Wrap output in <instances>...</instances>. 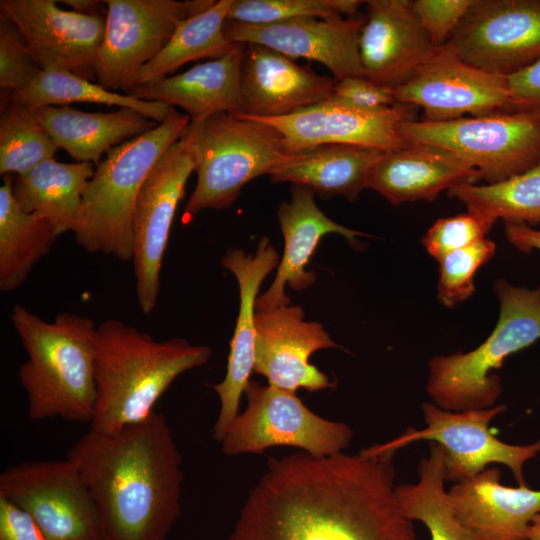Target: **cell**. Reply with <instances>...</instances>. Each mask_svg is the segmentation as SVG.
<instances>
[{
  "mask_svg": "<svg viewBox=\"0 0 540 540\" xmlns=\"http://www.w3.org/2000/svg\"><path fill=\"white\" fill-rule=\"evenodd\" d=\"M32 112L58 148L78 162L96 165L112 148L156 126L155 121L130 108L102 113L44 106Z\"/></svg>",
  "mask_w": 540,
  "mask_h": 540,
  "instance_id": "27",
  "label": "cell"
},
{
  "mask_svg": "<svg viewBox=\"0 0 540 540\" xmlns=\"http://www.w3.org/2000/svg\"><path fill=\"white\" fill-rule=\"evenodd\" d=\"M172 108L150 131L112 148L95 168L82 196L76 242L89 253L122 262L133 259V219L139 192L151 170L190 124Z\"/></svg>",
  "mask_w": 540,
  "mask_h": 540,
  "instance_id": "5",
  "label": "cell"
},
{
  "mask_svg": "<svg viewBox=\"0 0 540 540\" xmlns=\"http://www.w3.org/2000/svg\"><path fill=\"white\" fill-rule=\"evenodd\" d=\"M96 403L90 429L106 434L151 416L160 397L186 371L211 357L209 346L175 337L158 341L121 320L97 326Z\"/></svg>",
  "mask_w": 540,
  "mask_h": 540,
  "instance_id": "3",
  "label": "cell"
},
{
  "mask_svg": "<svg viewBox=\"0 0 540 540\" xmlns=\"http://www.w3.org/2000/svg\"><path fill=\"white\" fill-rule=\"evenodd\" d=\"M96 505L102 540H166L182 512V455L163 414L68 450Z\"/></svg>",
  "mask_w": 540,
  "mask_h": 540,
  "instance_id": "2",
  "label": "cell"
},
{
  "mask_svg": "<svg viewBox=\"0 0 540 540\" xmlns=\"http://www.w3.org/2000/svg\"><path fill=\"white\" fill-rule=\"evenodd\" d=\"M499 468L454 483L452 506L471 540H527L529 525L540 513V490L500 483Z\"/></svg>",
  "mask_w": 540,
  "mask_h": 540,
  "instance_id": "23",
  "label": "cell"
},
{
  "mask_svg": "<svg viewBox=\"0 0 540 540\" xmlns=\"http://www.w3.org/2000/svg\"><path fill=\"white\" fill-rule=\"evenodd\" d=\"M331 99L366 111H381L399 104L393 87L377 84L364 76L337 80Z\"/></svg>",
  "mask_w": 540,
  "mask_h": 540,
  "instance_id": "41",
  "label": "cell"
},
{
  "mask_svg": "<svg viewBox=\"0 0 540 540\" xmlns=\"http://www.w3.org/2000/svg\"><path fill=\"white\" fill-rule=\"evenodd\" d=\"M495 250V243L484 238L441 257L438 260L439 301L451 308L467 300L475 291L476 271L493 257Z\"/></svg>",
  "mask_w": 540,
  "mask_h": 540,
  "instance_id": "37",
  "label": "cell"
},
{
  "mask_svg": "<svg viewBox=\"0 0 540 540\" xmlns=\"http://www.w3.org/2000/svg\"><path fill=\"white\" fill-rule=\"evenodd\" d=\"M527 540H540V513L534 517L529 525Z\"/></svg>",
  "mask_w": 540,
  "mask_h": 540,
  "instance_id": "46",
  "label": "cell"
},
{
  "mask_svg": "<svg viewBox=\"0 0 540 540\" xmlns=\"http://www.w3.org/2000/svg\"><path fill=\"white\" fill-rule=\"evenodd\" d=\"M504 224L506 237L515 248L524 253L540 251V229L524 222L506 221Z\"/></svg>",
  "mask_w": 540,
  "mask_h": 540,
  "instance_id": "44",
  "label": "cell"
},
{
  "mask_svg": "<svg viewBox=\"0 0 540 540\" xmlns=\"http://www.w3.org/2000/svg\"><path fill=\"white\" fill-rule=\"evenodd\" d=\"M507 80L510 101L505 110L540 114V58Z\"/></svg>",
  "mask_w": 540,
  "mask_h": 540,
  "instance_id": "42",
  "label": "cell"
},
{
  "mask_svg": "<svg viewBox=\"0 0 540 540\" xmlns=\"http://www.w3.org/2000/svg\"><path fill=\"white\" fill-rule=\"evenodd\" d=\"M473 0H414L413 12L435 47L445 45L471 7Z\"/></svg>",
  "mask_w": 540,
  "mask_h": 540,
  "instance_id": "40",
  "label": "cell"
},
{
  "mask_svg": "<svg viewBox=\"0 0 540 540\" xmlns=\"http://www.w3.org/2000/svg\"><path fill=\"white\" fill-rule=\"evenodd\" d=\"M403 139L451 154L487 184L525 172L540 162V114L492 113L430 122L407 120Z\"/></svg>",
  "mask_w": 540,
  "mask_h": 540,
  "instance_id": "8",
  "label": "cell"
},
{
  "mask_svg": "<svg viewBox=\"0 0 540 540\" xmlns=\"http://www.w3.org/2000/svg\"><path fill=\"white\" fill-rule=\"evenodd\" d=\"M246 44L235 43L222 57L196 64L190 69L149 85L135 86V98L178 106L191 122L216 113L243 114L241 70Z\"/></svg>",
  "mask_w": 540,
  "mask_h": 540,
  "instance_id": "25",
  "label": "cell"
},
{
  "mask_svg": "<svg viewBox=\"0 0 540 540\" xmlns=\"http://www.w3.org/2000/svg\"><path fill=\"white\" fill-rule=\"evenodd\" d=\"M448 194L464 203L469 212L494 224L540 223V162L520 174L486 185L465 183L448 190Z\"/></svg>",
  "mask_w": 540,
  "mask_h": 540,
  "instance_id": "34",
  "label": "cell"
},
{
  "mask_svg": "<svg viewBox=\"0 0 540 540\" xmlns=\"http://www.w3.org/2000/svg\"><path fill=\"white\" fill-rule=\"evenodd\" d=\"M480 180L478 173L449 153L409 144L383 152L368 188L393 205L433 201L444 190Z\"/></svg>",
  "mask_w": 540,
  "mask_h": 540,
  "instance_id": "26",
  "label": "cell"
},
{
  "mask_svg": "<svg viewBox=\"0 0 540 540\" xmlns=\"http://www.w3.org/2000/svg\"><path fill=\"white\" fill-rule=\"evenodd\" d=\"M0 540H49L23 509L0 496Z\"/></svg>",
  "mask_w": 540,
  "mask_h": 540,
  "instance_id": "43",
  "label": "cell"
},
{
  "mask_svg": "<svg viewBox=\"0 0 540 540\" xmlns=\"http://www.w3.org/2000/svg\"><path fill=\"white\" fill-rule=\"evenodd\" d=\"M362 3L359 0H233L227 20L271 24L298 18L355 17Z\"/></svg>",
  "mask_w": 540,
  "mask_h": 540,
  "instance_id": "36",
  "label": "cell"
},
{
  "mask_svg": "<svg viewBox=\"0 0 540 540\" xmlns=\"http://www.w3.org/2000/svg\"><path fill=\"white\" fill-rule=\"evenodd\" d=\"M254 372L269 385L296 393L299 388L316 392L333 384L326 373L310 363L319 350L339 347L324 327L304 319L299 305L256 309Z\"/></svg>",
  "mask_w": 540,
  "mask_h": 540,
  "instance_id": "18",
  "label": "cell"
},
{
  "mask_svg": "<svg viewBox=\"0 0 540 540\" xmlns=\"http://www.w3.org/2000/svg\"><path fill=\"white\" fill-rule=\"evenodd\" d=\"M259 44H246L242 70V115L274 118L328 100L336 83Z\"/></svg>",
  "mask_w": 540,
  "mask_h": 540,
  "instance_id": "22",
  "label": "cell"
},
{
  "mask_svg": "<svg viewBox=\"0 0 540 540\" xmlns=\"http://www.w3.org/2000/svg\"><path fill=\"white\" fill-rule=\"evenodd\" d=\"M359 41L364 77L384 86L407 82L436 47L410 0H369Z\"/></svg>",
  "mask_w": 540,
  "mask_h": 540,
  "instance_id": "21",
  "label": "cell"
},
{
  "mask_svg": "<svg viewBox=\"0 0 540 540\" xmlns=\"http://www.w3.org/2000/svg\"><path fill=\"white\" fill-rule=\"evenodd\" d=\"M279 261V255L268 237L260 240L254 255L240 249H229L221 260V266L230 271L238 282L240 306L230 342L225 377L213 385L220 401L219 413L212 428V438L215 441L221 442L239 415L242 394L254 371L258 291Z\"/></svg>",
  "mask_w": 540,
  "mask_h": 540,
  "instance_id": "20",
  "label": "cell"
},
{
  "mask_svg": "<svg viewBox=\"0 0 540 540\" xmlns=\"http://www.w3.org/2000/svg\"><path fill=\"white\" fill-rule=\"evenodd\" d=\"M494 224L473 212L438 219L426 232L422 244L437 261L444 255L485 238Z\"/></svg>",
  "mask_w": 540,
  "mask_h": 540,
  "instance_id": "39",
  "label": "cell"
},
{
  "mask_svg": "<svg viewBox=\"0 0 540 540\" xmlns=\"http://www.w3.org/2000/svg\"><path fill=\"white\" fill-rule=\"evenodd\" d=\"M244 394L247 408L221 440L228 456L289 446L327 457L343 452L352 441L349 425L317 415L294 392L250 381Z\"/></svg>",
  "mask_w": 540,
  "mask_h": 540,
  "instance_id": "9",
  "label": "cell"
},
{
  "mask_svg": "<svg viewBox=\"0 0 540 540\" xmlns=\"http://www.w3.org/2000/svg\"><path fill=\"white\" fill-rule=\"evenodd\" d=\"M392 458H270L226 540H418L396 499Z\"/></svg>",
  "mask_w": 540,
  "mask_h": 540,
  "instance_id": "1",
  "label": "cell"
},
{
  "mask_svg": "<svg viewBox=\"0 0 540 540\" xmlns=\"http://www.w3.org/2000/svg\"><path fill=\"white\" fill-rule=\"evenodd\" d=\"M58 3L67 5L80 14L95 15L100 14L98 8L103 2L97 0H61Z\"/></svg>",
  "mask_w": 540,
  "mask_h": 540,
  "instance_id": "45",
  "label": "cell"
},
{
  "mask_svg": "<svg viewBox=\"0 0 540 540\" xmlns=\"http://www.w3.org/2000/svg\"><path fill=\"white\" fill-rule=\"evenodd\" d=\"M95 173L91 162L63 163L54 158L13 177L12 192L28 213L49 221L61 235L75 232L84 189Z\"/></svg>",
  "mask_w": 540,
  "mask_h": 540,
  "instance_id": "29",
  "label": "cell"
},
{
  "mask_svg": "<svg viewBox=\"0 0 540 540\" xmlns=\"http://www.w3.org/2000/svg\"><path fill=\"white\" fill-rule=\"evenodd\" d=\"M13 176L0 187V290L11 292L48 255L60 234L46 219L26 212L12 192Z\"/></svg>",
  "mask_w": 540,
  "mask_h": 540,
  "instance_id": "30",
  "label": "cell"
},
{
  "mask_svg": "<svg viewBox=\"0 0 540 540\" xmlns=\"http://www.w3.org/2000/svg\"><path fill=\"white\" fill-rule=\"evenodd\" d=\"M413 107L399 103L381 111H366L330 98L282 117H247L273 126L283 137L289 154L326 144L387 152L408 145L399 128L404 121L414 119Z\"/></svg>",
  "mask_w": 540,
  "mask_h": 540,
  "instance_id": "17",
  "label": "cell"
},
{
  "mask_svg": "<svg viewBox=\"0 0 540 540\" xmlns=\"http://www.w3.org/2000/svg\"><path fill=\"white\" fill-rule=\"evenodd\" d=\"M197 182L184 208L189 222L204 209H226L251 180L270 174L289 156L271 125L241 114L216 113L182 132Z\"/></svg>",
  "mask_w": 540,
  "mask_h": 540,
  "instance_id": "6",
  "label": "cell"
},
{
  "mask_svg": "<svg viewBox=\"0 0 540 540\" xmlns=\"http://www.w3.org/2000/svg\"><path fill=\"white\" fill-rule=\"evenodd\" d=\"M0 174L18 175L52 159L59 149L31 109L1 98Z\"/></svg>",
  "mask_w": 540,
  "mask_h": 540,
  "instance_id": "35",
  "label": "cell"
},
{
  "mask_svg": "<svg viewBox=\"0 0 540 540\" xmlns=\"http://www.w3.org/2000/svg\"><path fill=\"white\" fill-rule=\"evenodd\" d=\"M42 69L35 62L17 27L0 18V87L1 95L26 88Z\"/></svg>",
  "mask_w": 540,
  "mask_h": 540,
  "instance_id": "38",
  "label": "cell"
},
{
  "mask_svg": "<svg viewBox=\"0 0 540 540\" xmlns=\"http://www.w3.org/2000/svg\"><path fill=\"white\" fill-rule=\"evenodd\" d=\"M3 97L31 110L73 102L130 108L157 123L165 121L173 108L167 103L141 100L126 93L110 91L66 69L42 70L26 88L1 95Z\"/></svg>",
  "mask_w": 540,
  "mask_h": 540,
  "instance_id": "32",
  "label": "cell"
},
{
  "mask_svg": "<svg viewBox=\"0 0 540 540\" xmlns=\"http://www.w3.org/2000/svg\"><path fill=\"white\" fill-rule=\"evenodd\" d=\"M421 410L425 428L418 430L410 427L392 441L365 450L372 454L394 455L410 443L427 440L443 448L445 480L448 482H460L497 463L510 469L518 486L526 485L523 467L540 453V439L526 445L499 440L489 426L496 416L506 410L505 405L449 411L433 402H424Z\"/></svg>",
  "mask_w": 540,
  "mask_h": 540,
  "instance_id": "10",
  "label": "cell"
},
{
  "mask_svg": "<svg viewBox=\"0 0 540 540\" xmlns=\"http://www.w3.org/2000/svg\"><path fill=\"white\" fill-rule=\"evenodd\" d=\"M0 496L27 512L49 540H102L94 500L67 458L9 466L0 474Z\"/></svg>",
  "mask_w": 540,
  "mask_h": 540,
  "instance_id": "12",
  "label": "cell"
},
{
  "mask_svg": "<svg viewBox=\"0 0 540 540\" xmlns=\"http://www.w3.org/2000/svg\"><path fill=\"white\" fill-rule=\"evenodd\" d=\"M383 152L353 145L314 146L290 153L269 175L274 183L304 186L321 198L341 195L355 201L368 188L373 168Z\"/></svg>",
  "mask_w": 540,
  "mask_h": 540,
  "instance_id": "28",
  "label": "cell"
},
{
  "mask_svg": "<svg viewBox=\"0 0 540 540\" xmlns=\"http://www.w3.org/2000/svg\"><path fill=\"white\" fill-rule=\"evenodd\" d=\"M277 216L284 251L273 282L256 300V309L289 305L290 299L285 294L287 285L302 290L314 284L317 276L307 271L306 266L325 235L337 233L354 244L356 237L363 235L325 215L315 202L314 191L304 186L292 185L291 197L279 205Z\"/></svg>",
  "mask_w": 540,
  "mask_h": 540,
  "instance_id": "24",
  "label": "cell"
},
{
  "mask_svg": "<svg viewBox=\"0 0 540 540\" xmlns=\"http://www.w3.org/2000/svg\"><path fill=\"white\" fill-rule=\"evenodd\" d=\"M365 17L298 18L271 24L227 20L224 34L232 43L259 44L291 59L324 65L336 80L364 76L359 41Z\"/></svg>",
  "mask_w": 540,
  "mask_h": 540,
  "instance_id": "19",
  "label": "cell"
},
{
  "mask_svg": "<svg viewBox=\"0 0 540 540\" xmlns=\"http://www.w3.org/2000/svg\"><path fill=\"white\" fill-rule=\"evenodd\" d=\"M0 11L17 27L42 70L66 69L89 81L96 79L103 15L64 10L56 0H1Z\"/></svg>",
  "mask_w": 540,
  "mask_h": 540,
  "instance_id": "16",
  "label": "cell"
},
{
  "mask_svg": "<svg viewBox=\"0 0 540 540\" xmlns=\"http://www.w3.org/2000/svg\"><path fill=\"white\" fill-rule=\"evenodd\" d=\"M233 0H218L183 20L160 51L140 71L136 86L149 85L169 77L185 64L216 59L230 52L235 43L224 34Z\"/></svg>",
  "mask_w": 540,
  "mask_h": 540,
  "instance_id": "31",
  "label": "cell"
},
{
  "mask_svg": "<svg viewBox=\"0 0 540 540\" xmlns=\"http://www.w3.org/2000/svg\"><path fill=\"white\" fill-rule=\"evenodd\" d=\"M195 164L182 140L172 144L146 178L133 219V266L136 295L144 314L157 304L160 269L177 206Z\"/></svg>",
  "mask_w": 540,
  "mask_h": 540,
  "instance_id": "13",
  "label": "cell"
},
{
  "mask_svg": "<svg viewBox=\"0 0 540 540\" xmlns=\"http://www.w3.org/2000/svg\"><path fill=\"white\" fill-rule=\"evenodd\" d=\"M394 93L398 103L422 108V120L430 122L496 113L510 101L507 76L467 63L447 43Z\"/></svg>",
  "mask_w": 540,
  "mask_h": 540,
  "instance_id": "15",
  "label": "cell"
},
{
  "mask_svg": "<svg viewBox=\"0 0 540 540\" xmlns=\"http://www.w3.org/2000/svg\"><path fill=\"white\" fill-rule=\"evenodd\" d=\"M10 320L27 353L18 377L29 418L90 424L96 403L93 320L63 312L48 322L19 304Z\"/></svg>",
  "mask_w": 540,
  "mask_h": 540,
  "instance_id": "4",
  "label": "cell"
},
{
  "mask_svg": "<svg viewBox=\"0 0 540 540\" xmlns=\"http://www.w3.org/2000/svg\"><path fill=\"white\" fill-rule=\"evenodd\" d=\"M418 475L415 484L396 485L402 513L412 521L422 522L431 540H471L444 487V450L437 443H430L428 456L419 462Z\"/></svg>",
  "mask_w": 540,
  "mask_h": 540,
  "instance_id": "33",
  "label": "cell"
},
{
  "mask_svg": "<svg viewBox=\"0 0 540 540\" xmlns=\"http://www.w3.org/2000/svg\"><path fill=\"white\" fill-rule=\"evenodd\" d=\"M213 0H106L105 30L97 52V83L128 93L141 69L167 44L178 25Z\"/></svg>",
  "mask_w": 540,
  "mask_h": 540,
  "instance_id": "11",
  "label": "cell"
},
{
  "mask_svg": "<svg viewBox=\"0 0 540 540\" xmlns=\"http://www.w3.org/2000/svg\"><path fill=\"white\" fill-rule=\"evenodd\" d=\"M494 288L500 314L489 337L469 352L429 360L426 391L442 409L465 411L495 406L502 386L494 371L510 355L540 339V285L528 289L499 279Z\"/></svg>",
  "mask_w": 540,
  "mask_h": 540,
  "instance_id": "7",
  "label": "cell"
},
{
  "mask_svg": "<svg viewBox=\"0 0 540 540\" xmlns=\"http://www.w3.org/2000/svg\"><path fill=\"white\" fill-rule=\"evenodd\" d=\"M447 44L477 68L512 75L540 58V0H473Z\"/></svg>",
  "mask_w": 540,
  "mask_h": 540,
  "instance_id": "14",
  "label": "cell"
}]
</instances>
